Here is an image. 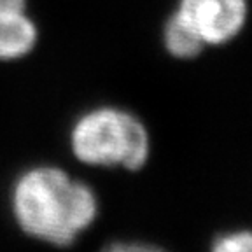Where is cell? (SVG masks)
I'll return each mask as SVG.
<instances>
[{"label": "cell", "mask_w": 252, "mask_h": 252, "mask_svg": "<svg viewBox=\"0 0 252 252\" xmlns=\"http://www.w3.org/2000/svg\"><path fill=\"white\" fill-rule=\"evenodd\" d=\"M102 252H166L165 249L151 244H137V242H118L110 244Z\"/></svg>", "instance_id": "cell-7"}, {"label": "cell", "mask_w": 252, "mask_h": 252, "mask_svg": "<svg viewBox=\"0 0 252 252\" xmlns=\"http://www.w3.org/2000/svg\"><path fill=\"white\" fill-rule=\"evenodd\" d=\"M12 207L27 235L60 247L70 245L98 214L93 191L55 166L23 173L14 186Z\"/></svg>", "instance_id": "cell-1"}, {"label": "cell", "mask_w": 252, "mask_h": 252, "mask_svg": "<svg viewBox=\"0 0 252 252\" xmlns=\"http://www.w3.org/2000/svg\"><path fill=\"white\" fill-rule=\"evenodd\" d=\"M165 42L166 49L177 58H193L205 46L196 32L189 27L177 12L170 18L165 28Z\"/></svg>", "instance_id": "cell-5"}, {"label": "cell", "mask_w": 252, "mask_h": 252, "mask_svg": "<svg viewBox=\"0 0 252 252\" xmlns=\"http://www.w3.org/2000/svg\"><path fill=\"white\" fill-rule=\"evenodd\" d=\"M212 252H252V231H236L217 238Z\"/></svg>", "instance_id": "cell-6"}, {"label": "cell", "mask_w": 252, "mask_h": 252, "mask_svg": "<svg viewBox=\"0 0 252 252\" xmlns=\"http://www.w3.org/2000/svg\"><path fill=\"white\" fill-rule=\"evenodd\" d=\"M72 151L79 161L140 170L149 156V137L140 121L119 109H96L75 123Z\"/></svg>", "instance_id": "cell-2"}, {"label": "cell", "mask_w": 252, "mask_h": 252, "mask_svg": "<svg viewBox=\"0 0 252 252\" xmlns=\"http://www.w3.org/2000/svg\"><path fill=\"white\" fill-rule=\"evenodd\" d=\"M37 44V27L27 12V0H0V60L28 55Z\"/></svg>", "instance_id": "cell-4"}, {"label": "cell", "mask_w": 252, "mask_h": 252, "mask_svg": "<svg viewBox=\"0 0 252 252\" xmlns=\"http://www.w3.org/2000/svg\"><path fill=\"white\" fill-rule=\"evenodd\" d=\"M177 14L198 33L203 44H220L244 27L245 0H181Z\"/></svg>", "instance_id": "cell-3"}]
</instances>
